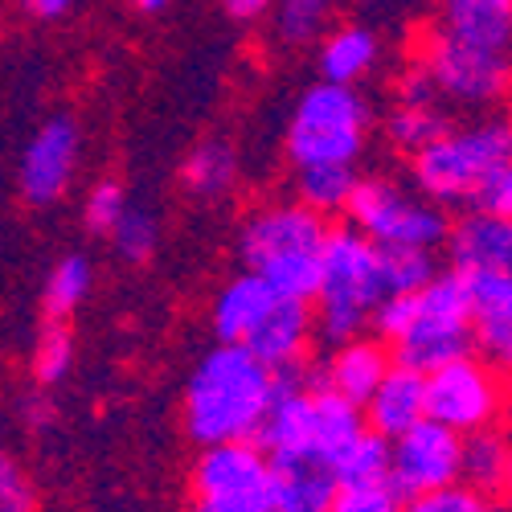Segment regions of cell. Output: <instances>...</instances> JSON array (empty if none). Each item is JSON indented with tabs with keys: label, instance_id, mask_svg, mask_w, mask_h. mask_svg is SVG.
<instances>
[{
	"label": "cell",
	"instance_id": "6da1fadb",
	"mask_svg": "<svg viewBox=\"0 0 512 512\" xmlns=\"http://www.w3.org/2000/svg\"><path fill=\"white\" fill-rule=\"evenodd\" d=\"M275 398V369L242 345L209 349L185 386V431L197 447L254 439Z\"/></svg>",
	"mask_w": 512,
	"mask_h": 512
},
{
	"label": "cell",
	"instance_id": "7a4b0ae2",
	"mask_svg": "<svg viewBox=\"0 0 512 512\" xmlns=\"http://www.w3.org/2000/svg\"><path fill=\"white\" fill-rule=\"evenodd\" d=\"M324 234H328V222L320 213L304 209L300 201H279L250 213L238 234V250L246 271L263 275L275 295L312 304Z\"/></svg>",
	"mask_w": 512,
	"mask_h": 512
},
{
	"label": "cell",
	"instance_id": "3957f363",
	"mask_svg": "<svg viewBox=\"0 0 512 512\" xmlns=\"http://www.w3.org/2000/svg\"><path fill=\"white\" fill-rule=\"evenodd\" d=\"M381 300L377 246L353 226H328L320 246V279L312 295V320L328 345L369 332V316Z\"/></svg>",
	"mask_w": 512,
	"mask_h": 512
},
{
	"label": "cell",
	"instance_id": "277c9868",
	"mask_svg": "<svg viewBox=\"0 0 512 512\" xmlns=\"http://www.w3.org/2000/svg\"><path fill=\"white\" fill-rule=\"evenodd\" d=\"M373 111L357 87L316 82L300 95L287 119V156L295 168L304 164H357L369 148Z\"/></svg>",
	"mask_w": 512,
	"mask_h": 512
},
{
	"label": "cell",
	"instance_id": "5b68a950",
	"mask_svg": "<svg viewBox=\"0 0 512 512\" xmlns=\"http://www.w3.org/2000/svg\"><path fill=\"white\" fill-rule=\"evenodd\" d=\"M512 160V127L508 119H488L472 127H447L426 148L410 156L414 185L435 205H459L492 173Z\"/></svg>",
	"mask_w": 512,
	"mask_h": 512
},
{
	"label": "cell",
	"instance_id": "8992f818",
	"mask_svg": "<svg viewBox=\"0 0 512 512\" xmlns=\"http://www.w3.org/2000/svg\"><path fill=\"white\" fill-rule=\"evenodd\" d=\"M467 353H476L472 320H467V283L455 267H447L414 291V316L390 345V357L406 369L431 373Z\"/></svg>",
	"mask_w": 512,
	"mask_h": 512
},
{
	"label": "cell",
	"instance_id": "52a82bcc",
	"mask_svg": "<svg viewBox=\"0 0 512 512\" xmlns=\"http://www.w3.org/2000/svg\"><path fill=\"white\" fill-rule=\"evenodd\" d=\"M345 218L373 246H443L447 218L435 201L414 197L386 177H357L345 201Z\"/></svg>",
	"mask_w": 512,
	"mask_h": 512
},
{
	"label": "cell",
	"instance_id": "ba28073f",
	"mask_svg": "<svg viewBox=\"0 0 512 512\" xmlns=\"http://www.w3.org/2000/svg\"><path fill=\"white\" fill-rule=\"evenodd\" d=\"M508 410L504 369L480 353L455 357L426 373V418L455 435H472L484 426H500Z\"/></svg>",
	"mask_w": 512,
	"mask_h": 512
},
{
	"label": "cell",
	"instance_id": "9c48e42d",
	"mask_svg": "<svg viewBox=\"0 0 512 512\" xmlns=\"http://www.w3.org/2000/svg\"><path fill=\"white\" fill-rule=\"evenodd\" d=\"M422 70L431 74L439 99H455L467 107L500 103L508 91V50H484L447 29H435L422 50Z\"/></svg>",
	"mask_w": 512,
	"mask_h": 512
},
{
	"label": "cell",
	"instance_id": "30bf717a",
	"mask_svg": "<svg viewBox=\"0 0 512 512\" xmlns=\"http://www.w3.org/2000/svg\"><path fill=\"white\" fill-rule=\"evenodd\" d=\"M459 443L463 435L422 418L410 431L390 439V492L398 500L459 484Z\"/></svg>",
	"mask_w": 512,
	"mask_h": 512
},
{
	"label": "cell",
	"instance_id": "8fae6325",
	"mask_svg": "<svg viewBox=\"0 0 512 512\" xmlns=\"http://www.w3.org/2000/svg\"><path fill=\"white\" fill-rule=\"evenodd\" d=\"M193 500L213 504H267V451L254 439L201 447L189 472Z\"/></svg>",
	"mask_w": 512,
	"mask_h": 512
},
{
	"label": "cell",
	"instance_id": "7c38bea8",
	"mask_svg": "<svg viewBox=\"0 0 512 512\" xmlns=\"http://www.w3.org/2000/svg\"><path fill=\"white\" fill-rule=\"evenodd\" d=\"M78 168V123L70 115H54L25 144L21 156V197L29 205H54Z\"/></svg>",
	"mask_w": 512,
	"mask_h": 512
},
{
	"label": "cell",
	"instance_id": "4fadbf2b",
	"mask_svg": "<svg viewBox=\"0 0 512 512\" xmlns=\"http://www.w3.org/2000/svg\"><path fill=\"white\" fill-rule=\"evenodd\" d=\"M340 496L332 463L316 451L267 455V504L271 512H328Z\"/></svg>",
	"mask_w": 512,
	"mask_h": 512
},
{
	"label": "cell",
	"instance_id": "5bb4252c",
	"mask_svg": "<svg viewBox=\"0 0 512 512\" xmlns=\"http://www.w3.org/2000/svg\"><path fill=\"white\" fill-rule=\"evenodd\" d=\"M467 283V320L472 345L492 365L512 357V271H459Z\"/></svg>",
	"mask_w": 512,
	"mask_h": 512
},
{
	"label": "cell",
	"instance_id": "9a60e30c",
	"mask_svg": "<svg viewBox=\"0 0 512 512\" xmlns=\"http://www.w3.org/2000/svg\"><path fill=\"white\" fill-rule=\"evenodd\" d=\"M316 340V320H312V304L308 300H279L271 304V312L254 324V332L242 340V349L254 353L267 369L283 373L304 365L308 349Z\"/></svg>",
	"mask_w": 512,
	"mask_h": 512
},
{
	"label": "cell",
	"instance_id": "2e32d148",
	"mask_svg": "<svg viewBox=\"0 0 512 512\" xmlns=\"http://www.w3.org/2000/svg\"><path fill=\"white\" fill-rule=\"evenodd\" d=\"M394 365L390 349L381 345L377 336H353L332 345V357L312 373L324 390H332L336 398H345L353 406H365V398L377 390V381L386 377V369Z\"/></svg>",
	"mask_w": 512,
	"mask_h": 512
},
{
	"label": "cell",
	"instance_id": "e0dca14e",
	"mask_svg": "<svg viewBox=\"0 0 512 512\" xmlns=\"http://www.w3.org/2000/svg\"><path fill=\"white\" fill-rule=\"evenodd\" d=\"M447 259L455 271H512V222L492 213H463L443 234Z\"/></svg>",
	"mask_w": 512,
	"mask_h": 512
},
{
	"label": "cell",
	"instance_id": "ac0fdd59",
	"mask_svg": "<svg viewBox=\"0 0 512 512\" xmlns=\"http://www.w3.org/2000/svg\"><path fill=\"white\" fill-rule=\"evenodd\" d=\"M361 414H365V426L381 439H394V435L410 431L414 422L426 418V373L394 361L386 369V377L377 381V390L365 398Z\"/></svg>",
	"mask_w": 512,
	"mask_h": 512
},
{
	"label": "cell",
	"instance_id": "d6986e66",
	"mask_svg": "<svg viewBox=\"0 0 512 512\" xmlns=\"http://www.w3.org/2000/svg\"><path fill=\"white\" fill-rule=\"evenodd\" d=\"M275 300L279 295L271 291V283L263 275H254V271L234 275L218 291V300H213V332H218L222 345H242L254 332V324L271 312Z\"/></svg>",
	"mask_w": 512,
	"mask_h": 512
},
{
	"label": "cell",
	"instance_id": "ffe728a7",
	"mask_svg": "<svg viewBox=\"0 0 512 512\" xmlns=\"http://www.w3.org/2000/svg\"><path fill=\"white\" fill-rule=\"evenodd\" d=\"M512 480V447L500 426H484V431L463 435L459 443V484L476 488L480 496H504Z\"/></svg>",
	"mask_w": 512,
	"mask_h": 512
},
{
	"label": "cell",
	"instance_id": "44dd1931",
	"mask_svg": "<svg viewBox=\"0 0 512 512\" xmlns=\"http://www.w3.org/2000/svg\"><path fill=\"white\" fill-rule=\"evenodd\" d=\"M439 29L484 50H508L512 41V0H443Z\"/></svg>",
	"mask_w": 512,
	"mask_h": 512
},
{
	"label": "cell",
	"instance_id": "7402d4cb",
	"mask_svg": "<svg viewBox=\"0 0 512 512\" xmlns=\"http://www.w3.org/2000/svg\"><path fill=\"white\" fill-rule=\"evenodd\" d=\"M377 33L365 25H340L324 37L320 46V74L324 82H340V87H357V82L377 66Z\"/></svg>",
	"mask_w": 512,
	"mask_h": 512
},
{
	"label": "cell",
	"instance_id": "603a6c76",
	"mask_svg": "<svg viewBox=\"0 0 512 512\" xmlns=\"http://www.w3.org/2000/svg\"><path fill=\"white\" fill-rule=\"evenodd\" d=\"M332 472L340 492L349 488H390V439L373 435L369 426L340 451L332 455Z\"/></svg>",
	"mask_w": 512,
	"mask_h": 512
},
{
	"label": "cell",
	"instance_id": "cb8c5ba5",
	"mask_svg": "<svg viewBox=\"0 0 512 512\" xmlns=\"http://www.w3.org/2000/svg\"><path fill=\"white\" fill-rule=\"evenodd\" d=\"M238 181V152L222 140L197 144L181 164V185L193 197H226Z\"/></svg>",
	"mask_w": 512,
	"mask_h": 512
},
{
	"label": "cell",
	"instance_id": "d4e9b609",
	"mask_svg": "<svg viewBox=\"0 0 512 512\" xmlns=\"http://www.w3.org/2000/svg\"><path fill=\"white\" fill-rule=\"evenodd\" d=\"M353 181H357L353 164H304L295 173V201L328 222L332 213H345Z\"/></svg>",
	"mask_w": 512,
	"mask_h": 512
},
{
	"label": "cell",
	"instance_id": "484cf974",
	"mask_svg": "<svg viewBox=\"0 0 512 512\" xmlns=\"http://www.w3.org/2000/svg\"><path fill=\"white\" fill-rule=\"evenodd\" d=\"M439 271L435 250L422 246H377V283L381 295H410Z\"/></svg>",
	"mask_w": 512,
	"mask_h": 512
},
{
	"label": "cell",
	"instance_id": "4316f807",
	"mask_svg": "<svg viewBox=\"0 0 512 512\" xmlns=\"http://www.w3.org/2000/svg\"><path fill=\"white\" fill-rule=\"evenodd\" d=\"M447 132V119H443V111L439 107H410V103H398L394 111H390V119H386V136H390V144L398 148V152H406V156H414L418 148H426L435 136H443Z\"/></svg>",
	"mask_w": 512,
	"mask_h": 512
},
{
	"label": "cell",
	"instance_id": "83f0119b",
	"mask_svg": "<svg viewBox=\"0 0 512 512\" xmlns=\"http://www.w3.org/2000/svg\"><path fill=\"white\" fill-rule=\"evenodd\" d=\"M91 291V263L82 254H66V259L50 271L46 279V316L50 320H66Z\"/></svg>",
	"mask_w": 512,
	"mask_h": 512
},
{
	"label": "cell",
	"instance_id": "f1b7e54d",
	"mask_svg": "<svg viewBox=\"0 0 512 512\" xmlns=\"http://www.w3.org/2000/svg\"><path fill=\"white\" fill-rule=\"evenodd\" d=\"M74 369V336L66 328V320H50L37 336V349H33V381L37 386H58L66 381V373Z\"/></svg>",
	"mask_w": 512,
	"mask_h": 512
},
{
	"label": "cell",
	"instance_id": "f546056e",
	"mask_svg": "<svg viewBox=\"0 0 512 512\" xmlns=\"http://www.w3.org/2000/svg\"><path fill=\"white\" fill-rule=\"evenodd\" d=\"M111 238H115V250L123 254L127 263H144L148 254L156 250L160 242V222L152 218L148 209H123V218L111 226Z\"/></svg>",
	"mask_w": 512,
	"mask_h": 512
},
{
	"label": "cell",
	"instance_id": "4dcf8cb0",
	"mask_svg": "<svg viewBox=\"0 0 512 512\" xmlns=\"http://www.w3.org/2000/svg\"><path fill=\"white\" fill-rule=\"evenodd\" d=\"M500 504L492 496H480L476 488L467 484H447V488H431V492H418L406 496L398 512H496Z\"/></svg>",
	"mask_w": 512,
	"mask_h": 512
},
{
	"label": "cell",
	"instance_id": "1f68e13d",
	"mask_svg": "<svg viewBox=\"0 0 512 512\" xmlns=\"http://www.w3.org/2000/svg\"><path fill=\"white\" fill-rule=\"evenodd\" d=\"M332 0H283L279 5V37L300 46V41H312L324 21H328Z\"/></svg>",
	"mask_w": 512,
	"mask_h": 512
},
{
	"label": "cell",
	"instance_id": "d6a6232c",
	"mask_svg": "<svg viewBox=\"0 0 512 512\" xmlns=\"http://www.w3.org/2000/svg\"><path fill=\"white\" fill-rule=\"evenodd\" d=\"M127 209V193L119 181H99L91 185L87 201H82V222H87L91 234H111V226L123 218Z\"/></svg>",
	"mask_w": 512,
	"mask_h": 512
},
{
	"label": "cell",
	"instance_id": "836d02e7",
	"mask_svg": "<svg viewBox=\"0 0 512 512\" xmlns=\"http://www.w3.org/2000/svg\"><path fill=\"white\" fill-rule=\"evenodd\" d=\"M467 205L480 209V213H492V218H512V160L496 164L492 173L472 189Z\"/></svg>",
	"mask_w": 512,
	"mask_h": 512
},
{
	"label": "cell",
	"instance_id": "e575fe53",
	"mask_svg": "<svg viewBox=\"0 0 512 512\" xmlns=\"http://www.w3.org/2000/svg\"><path fill=\"white\" fill-rule=\"evenodd\" d=\"M33 508H37L33 484L25 480L21 467L5 455L0 459V512H33Z\"/></svg>",
	"mask_w": 512,
	"mask_h": 512
},
{
	"label": "cell",
	"instance_id": "d590c367",
	"mask_svg": "<svg viewBox=\"0 0 512 512\" xmlns=\"http://www.w3.org/2000/svg\"><path fill=\"white\" fill-rule=\"evenodd\" d=\"M402 500L390 488H349L332 500L328 512H398Z\"/></svg>",
	"mask_w": 512,
	"mask_h": 512
},
{
	"label": "cell",
	"instance_id": "8d00e7d4",
	"mask_svg": "<svg viewBox=\"0 0 512 512\" xmlns=\"http://www.w3.org/2000/svg\"><path fill=\"white\" fill-rule=\"evenodd\" d=\"M398 103H410V107H439V91H435V82L431 74L418 66H410L402 78H398Z\"/></svg>",
	"mask_w": 512,
	"mask_h": 512
},
{
	"label": "cell",
	"instance_id": "74e56055",
	"mask_svg": "<svg viewBox=\"0 0 512 512\" xmlns=\"http://www.w3.org/2000/svg\"><path fill=\"white\" fill-rule=\"evenodd\" d=\"M21 414H25L29 426H37V431H46V426L54 422V410H50L46 398H25V402H21Z\"/></svg>",
	"mask_w": 512,
	"mask_h": 512
},
{
	"label": "cell",
	"instance_id": "f35d334b",
	"mask_svg": "<svg viewBox=\"0 0 512 512\" xmlns=\"http://www.w3.org/2000/svg\"><path fill=\"white\" fill-rule=\"evenodd\" d=\"M25 9L33 17H41V21H58V17H66L74 9V0H25Z\"/></svg>",
	"mask_w": 512,
	"mask_h": 512
},
{
	"label": "cell",
	"instance_id": "ab89813d",
	"mask_svg": "<svg viewBox=\"0 0 512 512\" xmlns=\"http://www.w3.org/2000/svg\"><path fill=\"white\" fill-rule=\"evenodd\" d=\"M275 0H226V13L238 17V21H250V17H263Z\"/></svg>",
	"mask_w": 512,
	"mask_h": 512
},
{
	"label": "cell",
	"instance_id": "60d3db41",
	"mask_svg": "<svg viewBox=\"0 0 512 512\" xmlns=\"http://www.w3.org/2000/svg\"><path fill=\"white\" fill-rule=\"evenodd\" d=\"M189 512H271V504H213V500H193Z\"/></svg>",
	"mask_w": 512,
	"mask_h": 512
},
{
	"label": "cell",
	"instance_id": "b9f144b4",
	"mask_svg": "<svg viewBox=\"0 0 512 512\" xmlns=\"http://www.w3.org/2000/svg\"><path fill=\"white\" fill-rule=\"evenodd\" d=\"M136 5V13H144V17H156V13H164L168 5H173V0H132Z\"/></svg>",
	"mask_w": 512,
	"mask_h": 512
},
{
	"label": "cell",
	"instance_id": "7bdbcfd3",
	"mask_svg": "<svg viewBox=\"0 0 512 512\" xmlns=\"http://www.w3.org/2000/svg\"><path fill=\"white\" fill-rule=\"evenodd\" d=\"M369 5H381V0H369Z\"/></svg>",
	"mask_w": 512,
	"mask_h": 512
},
{
	"label": "cell",
	"instance_id": "ee69618b",
	"mask_svg": "<svg viewBox=\"0 0 512 512\" xmlns=\"http://www.w3.org/2000/svg\"><path fill=\"white\" fill-rule=\"evenodd\" d=\"M0 459H5V451H0Z\"/></svg>",
	"mask_w": 512,
	"mask_h": 512
},
{
	"label": "cell",
	"instance_id": "f6af8a7d",
	"mask_svg": "<svg viewBox=\"0 0 512 512\" xmlns=\"http://www.w3.org/2000/svg\"><path fill=\"white\" fill-rule=\"evenodd\" d=\"M496 512H504V508H496Z\"/></svg>",
	"mask_w": 512,
	"mask_h": 512
}]
</instances>
